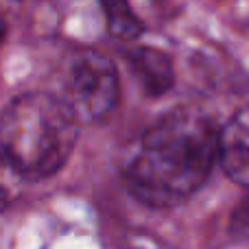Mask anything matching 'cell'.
I'll list each match as a JSON object with an SVG mask.
<instances>
[{
  "label": "cell",
  "mask_w": 249,
  "mask_h": 249,
  "mask_svg": "<svg viewBox=\"0 0 249 249\" xmlns=\"http://www.w3.org/2000/svg\"><path fill=\"white\" fill-rule=\"evenodd\" d=\"M127 61L133 77L149 96L166 94L175 81L173 64L162 51L149 46H138L127 53Z\"/></svg>",
  "instance_id": "5"
},
{
  "label": "cell",
  "mask_w": 249,
  "mask_h": 249,
  "mask_svg": "<svg viewBox=\"0 0 249 249\" xmlns=\"http://www.w3.org/2000/svg\"><path fill=\"white\" fill-rule=\"evenodd\" d=\"M219 129L193 107L166 114L142 133L124 160L123 177L136 199L171 208L203 186L216 164Z\"/></svg>",
  "instance_id": "1"
},
{
  "label": "cell",
  "mask_w": 249,
  "mask_h": 249,
  "mask_svg": "<svg viewBox=\"0 0 249 249\" xmlns=\"http://www.w3.org/2000/svg\"><path fill=\"white\" fill-rule=\"evenodd\" d=\"M59 99L79 124L103 121L118 101L116 66L94 51L77 55L68 66Z\"/></svg>",
  "instance_id": "3"
},
{
  "label": "cell",
  "mask_w": 249,
  "mask_h": 249,
  "mask_svg": "<svg viewBox=\"0 0 249 249\" xmlns=\"http://www.w3.org/2000/svg\"><path fill=\"white\" fill-rule=\"evenodd\" d=\"M232 234L241 243L249 245V197L236 208V210H234V214H232Z\"/></svg>",
  "instance_id": "8"
},
{
  "label": "cell",
  "mask_w": 249,
  "mask_h": 249,
  "mask_svg": "<svg viewBox=\"0 0 249 249\" xmlns=\"http://www.w3.org/2000/svg\"><path fill=\"white\" fill-rule=\"evenodd\" d=\"M79 123L64 101L48 92L13 99L0 114V153L26 177L59 173L77 144Z\"/></svg>",
  "instance_id": "2"
},
{
  "label": "cell",
  "mask_w": 249,
  "mask_h": 249,
  "mask_svg": "<svg viewBox=\"0 0 249 249\" xmlns=\"http://www.w3.org/2000/svg\"><path fill=\"white\" fill-rule=\"evenodd\" d=\"M216 162L234 184L249 188V107L236 112L219 129Z\"/></svg>",
  "instance_id": "4"
},
{
  "label": "cell",
  "mask_w": 249,
  "mask_h": 249,
  "mask_svg": "<svg viewBox=\"0 0 249 249\" xmlns=\"http://www.w3.org/2000/svg\"><path fill=\"white\" fill-rule=\"evenodd\" d=\"M107 18V29L118 39H136L142 35L144 24L133 13L129 0H99Z\"/></svg>",
  "instance_id": "6"
},
{
  "label": "cell",
  "mask_w": 249,
  "mask_h": 249,
  "mask_svg": "<svg viewBox=\"0 0 249 249\" xmlns=\"http://www.w3.org/2000/svg\"><path fill=\"white\" fill-rule=\"evenodd\" d=\"M0 39H2V20H0Z\"/></svg>",
  "instance_id": "9"
},
{
  "label": "cell",
  "mask_w": 249,
  "mask_h": 249,
  "mask_svg": "<svg viewBox=\"0 0 249 249\" xmlns=\"http://www.w3.org/2000/svg\"><path fill=\"white\" fill-rule=\"evenodd\" d=\"M24 181H26V177L13 166L11 160H7L0 153V210L9 208L16 201Z\"/></svg>",
  "instance_id": "7"
}]
</instances>
